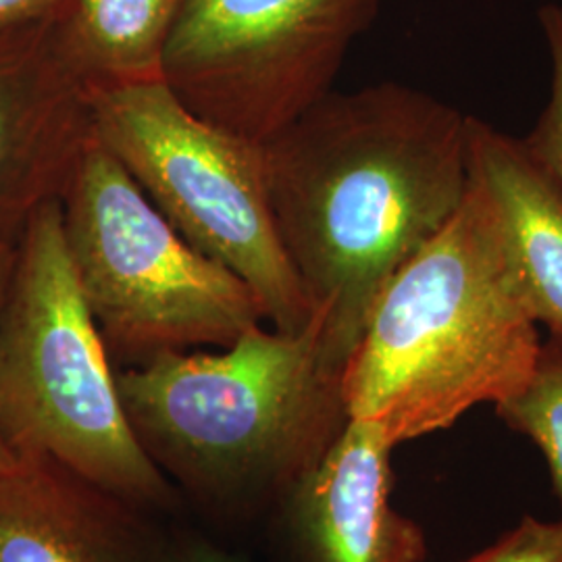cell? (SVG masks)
<instances>
[{
  "instance_id": "obj_1",
  "label": "cell",
  "mask_w": 562,
  "mask_h": 562,
  "mask_svg": "<svg viewBox=\"0 0 562 562\" xmlns=\"http://www.w3.org/2000/svg\"><path fill=\"white\" fill-rule=\"evenodd\" d=\"M469 125L454 104L383 81L331 90L262 142L283 250L340 367L385 283L464 201Z\"/></svg>"
},
{
  "instance_id": "obj_2",
  "label": "cell",
  "mask_w": 562,
  "mask_h": 562,
  "mask_svg": "<svg viewBox=\"0 0 562 562\" xmlns=\"http://www.w3.org/2000/svg\"><path fill=\"white\" fill-rule=\"evenodd\" d=\"M344 367L319 323L261 325L220 352H162L117 378L121 404L155 467L222 517L281 504L348 423Z\"/></svg>"
},
{
  "instance_id": "obj_3",
  "label": "cell",
  "mask_w": 562,
  "mask_h": 562,
  "mask_svg": "<svg viewBox=\"0 0 562 562\" xmlns=\"http://www.w3.org/2000/svg\"><path fill=\"white\" fill-rule=\"evenodd\" d=\"M540 348L496 211L471 176L452 220L373 304L341 375L348 417L398 448L513 398Z\"/></svg>"
},
{
  "instance_id": "obj_4",
  "label": "cell",
  "mask_w": 562,
  "mask_h": 562,
  "mask_svg": "<svg viewBox=\"0 0 562 562\" xmlns=\"http://www.w3.org/2000/svg\"><path fill=\"white\" fill-rule=\"evenodd\" d=\"M0 431L15 454L63 462L144 510L178 503L125 417L59 201L41 206L18 238L0 308Z\"/></svg>"
},
{
  "instance_id": "obj_5",
  "label": "cell",
  "mask_w": 562,
  "mask_h": 562,
  "mask_svg": "<svg viewBox=\"0 0 562 562\" xmlns=\"http://www.w3.org/2000/svg\"><path fill=\"white\" fill-rule=\"evenodd\" d=\"M59 202L65 244L109 355L138 364L225 348L265 322L255 292L183 240L94 134Z\"/></svg>"
},
{
  "instance_id": "obj_6",
  "label": "cell",
  "mask_w": 562,
  "mask_h": 562,
  "mask_svg": "<svg viewBox=\"0 0 562 562\" xmlns=\"http://www.w3.org/2000/svg\"><path fill=\"white\" fill-rule=\"evenodd\" d=\"M88 102L94 138L181 238L236 273L273 329H304L313 308L271 213L262 144L202 120L162 78L88 88Z\"/></svg>"
},
{
  "instance_id": "obj_7",
  "label": "cell",
  "mask_w": 562,
  "mask_h": 562,
  "mask_svg": "<svg viewBox=\"0 0 562 562\" xmlns=\"http://www.w3.org/2000/svg\"><path fill=\"white\" fill-rule=\"evenodd\" d=\"M380 0H186L162 80L192 113L262 144L331 92Z\"/></svg>"
},
{
  "instance_id": "obj_8",
  "label": "cell",
  "mask_w": 562,
  "mask_h": 562,
  "mask_svg": "<svg viewBox=\"0 0 562 562\" xmlns=\"http://www.w3.org/2000/svg\"><path fill=\"white\" fill-rule=\"evenodd\" d=\"M90 138L88 90L60 55L57 20L0 34V244L60 201Z\"/></svg>"
},
{
  "instance_id": "obj_9",
  "label": "cell",
  "mask_w": 562,
  "mask_h": 562,
  "mask_svg": "<svg viewBox=\"0 0 562 562\" xmlns=\"http://www.w3.org/2000/svg\"><path fill=\"white\" fill-rule=\"evenodd\" d=\"M394 443L371 422L348 419L281 501L299 562H423L422 527L392 504Z\"/></svg>"
},
{
  "instance_id": "obj_10",
  "label": "cell",
  "mask_w": 562,
  "mask_h": 562,
  "mask_svg": "<svg viewBox=\"0 0 562 562\" xmlns=\"http://www.w3.org/2000/svg\"><path fill=\"white\" fill-rule=\"evenodd\" d=\"M140 506L42 454L0 469V562H178Z\"/></svg>"
},
{
  "instance_id": "obj_11",
  "label": "cell",
  "mask_w": 562,
  "mask_h": 562,
  "mask_svg": "<svg viewBox=\"0 0 562 562\" xmlns=\"http://www.w3.org/2000/svg\"><path fill=\"white\" fill-rule=\"evenodd\" d=\"M471 176L492 202L522 299L536 323L562 338V192L521 138L471 117Z\"/></svg>"
},
{
  "instance_id": "obj_12",
  "label": "cell",
  "mask_w": 562,
  "mask_h": 562,
  "mask_svg": "<svg viewBox=\"0 0 562 562\" xmlns=\"http://www.w3.org/2000/svg\"><path fill=\"white\" fill-rule=\"evenodd\" d=\"M186 0H74L57 20L60 55L88 88L161 80Z\"/></svg>"
},
{
  "instance_id": "obj_13",
  "label": "cell",
  "mask_w": 562,
  "mask_h": 562,
  "mask_svg": "<svg viewBox=\"0 0 562 562\" xmlns=\"http://www.w3.org/2000/svg\"><path fill=\"white\" fill-rule=\"evenodd\" d=\"M494 408L513 431L540 448L562 508V338L542 341L531 378Z\"/></svg>"
},
{
  "instance_id": "obj_14",
  "label": "cell",
  "mask_w": 562,
  "mask_h": 562,
  "mask_svg": "<svg viewBox=\"0 0 562 562\" xmlns=\"http://www.w3.org/2000/svg\"><path fill=\"white\" fill-rule=\"evenodd\" d=\"M538 23L552 65L550 99L533 130L521 138L522 148L562 192V4L546 2Z\"/></svg>"
},
{
  "instance_id": "obj_15",
  "label": "cell",
  "mask_w": 562,
  "mask_h": 562,
  "mask_svg": "<svg viewBox=\"0 0 562 562\" xmlns=\"http://www.w3.org/2000/svg\"><path fill=\"white\" fill-rule=\"evenodd\" d=\"M462 562H562V519L546 522L525 517L498 542Z\"/></svg>"
},
{
  "instance_id": "obj_16",
  "label": "cell",
  "mask_w": 562,
  "mask_h": 562,
  "mask_svg": "<svg viewBox=\"0 0 562 562\" xmlns=\"http://www.w3.org/2000/svg\"><path fill=\"white\" fill-rule=\"evenodd\" d=\"M74 0H0V34L63 18Z\"/></svg>"
},
{
  "instance_id": "obj_17",
  "label": "cell",
  "mask_w": 562,
  "mask_h": 562,
  "mask_svg": "<svg viewBox=\"0 0 562 562\" xmlns=\"http://www.w3.org/2000/svg\"><path fill=\"white\" fill-rule=\"evenodd\" d=\"M176 554L178 562H246L202 538H188L181 546H176Z\"/></svg>"
},
{
  "instance_id": "obj_18",
  "label": "cell",
  "mask_w": 562,
  "mask_h": 562,
  "mask_svg": "<svg viewBox=\"0 0 562 562\" xmlns=\"http://www.w3.org/2000/svg\"><path fill=\"white\" fill-rule=\"evenodd\" d=\"M15 250H18V240L2 241L0 244V308H2V302H4L7 290H9L11 273H13ZM13 457H15V452L9 448V443L4 442L2 431H0V469L13 461Z\"/></svg>"
}]
</instances>
